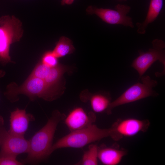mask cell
Wrapping results in <instances>:
<instances>
[{
	"mask_svg": "<svg viewBox=\"0 0 165 165\" xmlns=\"http://www.w3.org/2000/svg\"><path fill=\"white\" fill-rule=\"evenodd\" d=\"M64 117L58 110L53 111L46 124L29 140V149L23 164H38L49 156L57 127Z\"/></svg>",
	"mask_w": 165,
	"mask_h": 165,
	"instance_id": "obj_1",
	"label": "cell"
},
{
	"mask_svg": "<svg viewBox=\"0 0 165 165\" xmlns=\"http://www.w3.org/2000/svg\"><path fill=\"white\" fill-rule=\"evenodd\" d=\"M4 95L12 102L18 101V95L20 94L26 95L32 101L39 98L51 101L58 98L62 93L48 86L43 79L30 75L20 86L13 82L7 86Z\"/></svg>",
	"mask_w": 165,
	"mask_h": 165,
	"instance_id": "obj_2",
	"label": "cell"
},
{
	"mask_svg": "<svg viewBox=\"0 0 165 165\" xmlns=\"http://www.w3.org/2000/svg\"><path fill=\"white\" fill-rule=\"evenodd\" d=\"M110 128L101 129L94 124L86 127L72 131L52 145L50 154L56 150L60 148L83 147L92 142L110 137Z\"/></svg>",
	"mask_w": 165,
	"mask_h": 165,
	"instance_id": "obj_3",
	"label": "cell"
},
{
	"mask_svg": "<svg viewBox=\"0 0 165 165\" xmlns=\"http://www.w3.org/2000/svg\"><path fill=\"white\" fill-rule=\"evenodd\" d=\"M23 34L22 24L15 16L5 15L0 18V63L3 65L11 62L10 45L19 41Z\"/></svg>",
	"mask_w": 165,
	"mask_h": 165,
	"instance_id": "obj_4",
	"label": "cell"
},
{
	"mask_svg": "<svg viewBox=\"0 0 165 165\" xmlns=\"http://www.w3.org/2000/svg\"><path fill=\"white\" fill-rule=\"evenodd\" d=\"M141 78V82L133 85L116 99L111 102L106 112L107 114H110L113 109L119 106L158 95L153 89L157 84L156 80L152 79L148 75L142 76Z\"/></svg>",
	"mask_w": 165,
	"mask_h": 165,
	"instance_id": "obj_5",
	"label": "cell"
},
{
	"mask_svg": "<svg viewBox=\"0 0 165 165\" xmlns=\"http://www.w3.org/2000/svg\"><path fill=\"white\" fill-rule=\"evenodd\" d=\"M152 47L146 52L138 51L139 56L133 61L131 66L138 72L140 79L151 65L157 61L163 65V70L161 72H156V76L159 77L165 74V43L160 39L156 38L152 42Z\"/></svg>",
	"mask_w": 165,
	"mask_h": 165,
	"instance_id": "obj_6",
	"label": "cell"
},
{
	"mask_svg": "<svg viewBox=\"0 0 165 165\" xmlns=\"http://www.w3.org/2000/svg\"><path fill=\"white\" fill-rule=\"evenodd\" d=\"M130 9L129 6L118 4L115 6V9L90 6L86 9V12L89 14H95L107 24H120L133 28L132 18L127 15Z\"/></svg>",
	"mask_w": 165,
	"mask_h": 165,
	"instance_id": "obj_7",
	"label": "cell"
},
{
	"mask_svg": "<svg viewBox=\"0 0 165 165\" xmlns=\"http://www.w3.org/2000/svg\"><path fill=\"white\" fill-rule=\"evenodd\" d=\"M150 125L149 121L147 119L134 118L119 119L110 128V137L116 141L123 137H132L140 132H146Z\"/></svg>",
	"mask_w": 165,
	"mask_h": 165,
	"instance_id": "obj_8",
	"label": "cell"
},
{
	"mask_svg": "<svg viewBox=\"0 0 165 165\" xmlns=\"http://www.w3.org/2000/svg\"><path fill=\"white\" fill-rule=\"evenodd\" d=\"M0 156L9 155L16 157L23 153H28L30 147L29 141L24 137L10 134L6 131L1 145Z\"/></svg>",
	"mask_w": 165,
	"mask_h": 165,
	"instance_id": "obj_9",
	"label": "cell"
},
{
	"mask_svg": "<svg viewBox=\"0 0 165 165\" xmlns=\"http://www.w3.org/2000/svg\"><path fill=\"white\" fill-rule=\"evenodd\" d=\"M64 123L72 131L86 127L94 124L96 116L93 112L88 113L81 107H77L71 111L64 119Z\"/></svg>",
	"mask_w": 165,
	"mask_h": 165,
	"instance_id": "obj_10",
	"label": "cell"
},
{
	"mask_svg": "<svg viewBox=\"0 0 165 165\" xmlns=\"http://www.w3.org/2000/svg\"><path fill=\"white\" fill-rule=\"evenodd\" d=\"M34 120L33 116L27 113L25 109L17 108L10 112V127L8 131L14 135L24 137L29 122Z\"/></svg>",
	"mask_w": 165,
	"mask_h": 165,
	"instance_id": "obj_11",
	"label": "cell"
},
{
	"mask_svg": "<svg viewBox=\"0 0 165 165\" xmlns=\"http://www.w3.org/2000/svg\"><path fill=\"white\" fill-rule=\"evenodd\" d=\"M127 153L126 150L117 147L102 145L98 147V159L104 165H116Z\"/></svg>",
	"mask_w": 165,
	"mask_h": 165,
	"instance_id": "obj_12",
	"label": "cell"
},
{
	"mask_svg": "<svg viewBox=\"0 0 165 165\" xmlns=\"http://www.w3.org/2000/svg\"><path fill=\"white\" fill-rule=\"evenodd\" d=\"M163 4V0H151L144 20L142 23L138 22L136 24L138 33L140 34L145 33L148 24L154 21L160 14Z\"/></svg>",
	"mask_w": 165,
	"mask_h": 165,
	"instance_id": "obj_13",
	"label": "cell"
},
{
	"mask_svg": "<svg viewBox=\"0 0 165 165\" xmlns=\"http://www.w3.org/2000/svg\"><path fill=\"white\" fill-rule=\"evenodd\" d=\"M111 99L109 94L103 93L94 94L89 99L93 111L99 113L107 112L111 102Z\"/></svg>",
	"mask_w": 165,
	"mask_h": 165,
	"instance_id": "obj_14",
	"label": "cell"
},
{
	"mask_svg": "<svg viewBox=\"0 0 165 165\" xmlns=\"http://www.w3.org/2000/svg\"><path fill=\"white\" fill-rule=\"evenodd\" d=\"M75 50L72 41L68 38L62 36L52 52L57 58L62 57L73 53Z\"/></svg>",
	"mask_w": 165,
	"mask_h": 165,
	"instance_id": "obj_15",
	"label": "cell"
},
{
	"mask_svg": "<svg viewBox=\"0 0 165 165\" xmlns=\"http://www.w3.org/2000/svg\"><path fill=\"white\" fill-rule=\"evenodd\" d=\"M68 70L65 65L59 64L56 66L51 68L44 79L49 86L55 88V86L61 80L63 74Z\"/></svg>",
	"mask_w": 165,
	"mask_h": 165,
	"instance_id": "obj_16",
	"label": "cell"
},
{
	"mask_svg": "<svg viewBox=\"0 0 165 165\" xmlns=\"http://www.w3.org/2000/svg\"><path fill=\"white\" fill-rule=\"evenodd\" d=\"M98 147L95 144H91L88 150L85 151L82 158L78 163L82 165H96L98 164Z\"/></svg>",
	"mask_w": 165,
	"mask_h": 165,
	"instance_id": "obj_17",
	"label": "cell"
},
{
	"mask_svg": "<svg viewBox=\"0 0 165 165\" xmlns=\"http://www.w3.org/2000/svg\"><path fill=\"white\" fill-rule=\"evenodd\" d=\"M51 68L40 61L36 65L29 75L44 80Z\"/></svg>",
	"mask_w": 165,
	"mask_h": 165,
	"instance_id": "obj_18",
	"label": "cell"
},
{
	"mask_svg": "<svg viewBox=\"0 0 165 165\" xmlns=\"http://www.w3.org/2000/svg\"><path fill=\"white\" fill-rule=\"evenodd\" d=\"M41 62L51 68L54 67L59 64L58 58L54 55L52 51L46 52L43 55Z\"/></svg>",
	"mask_w": 165,
	"mask_h": 165,
	"instance_id": "obj_19",
	"label": "cell"
},
{
	"mask_svg": "<svg viewBox=\"0 0 165 165\" xmlns=\"http://www.w3.org/2000/svg\"><path fill=\"white\" fill-rule=\"evenodd\" d=\"M16 157L9 155L0 156V165H21L22 162L17 161Z\"/></svg>",
	"mask_w": 165,
	"mask_h": 165,
	"instance_id": "obj_20",
	"label": "cell"
},
{
	"mask_svg": "<svg viewBox=\"0 0 165 165\" xmlns=\"http://www.w3.org/2000/svg\"><path fill=\"white\" fill-rule=\"evenodd\" d=\"M4 126V120L3 117L0 115V133L5 129Z\"/></svg>",
	"mask_w": 165,
	"mask_h": 165,
	"instance_id": "obj_21",
	"label": "cell"
},
{
	"mask_svg": "<svg viewBox=\"0 0 165 165\" xmlns=\"http://www.w3.org/2000/svg\"><path fill=\"white\" fill-rule=\"evenodd\" d=\"M74 0H62L61 4L62 5L65 4L70 5L73 2Z\"/></svg>",
	"mask_w": 165,
	"mask_h": 165,
	"instance_id": "obj_22",
	"label": "cell"
},
{
	"mask_svg": "<svg viewBox=\"0 0 165 165\" xmlns=\"http://www.w3.org/2000/svg\"><path fill=\"white\" fill-rule=\"evenodd\" d=\"M6 131V130L5 128L0 133V146L2 143L3 137Z\"/></svg>",
	"mask_w": 165,
	"mask_h": 165,
	"instance_id": "obj_23",
	"label": "cell"
},
{
	"mask_svg": "<svg viewBox=\"0 0 165 165\" xmlns=\"http://www.w3.org/2000/svg\"><path fill=\"white\" fill-rule=\"evenodd\" d=\"M5 74V72L3 70H0V78L3 77Z\"/></svg>",
	"mask_w": 165,
	"mask_h": 165,
	"instance_id": "obj_24",
	"label": "cell"
},
{
	"mask_svg": "<svg viewBox=\"0 0 165 165\" xmlns=\"http://www.w3.org/2000/svg\"><path fill=\"white\" fill-rule=\"evenodd\" d=\"M116 0L119 1H126L127 0Z\"/></svg>",
	"mask_w": 165,
	"mask_h": 165,
	"instance_id": "obj_25",
	"label": "cell"
}]
</instances>
